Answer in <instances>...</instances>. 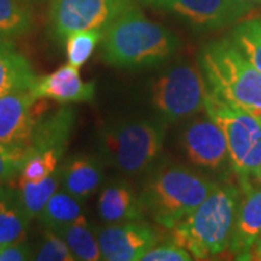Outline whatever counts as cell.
I'll list each match as a JSON object with an SVG mask.
<instances>
[{"instance_id":"cell-1","label":"cell","mask_w":261,"mask_h":261,"mask_svg":"<svg viewBox=\"0 0 261 261\" xmlns=\"http://www.w3.org/2000/svg\"><path fill=\"white\" fill-rule=\"evenodd\" d=\"M178 37L149 20L134 3L103 29L102 57L118 68H142L164 64L180 49Z\"/></svg>"},{"instance_id":"cell-2","label":"cell","mask_w":261,"mask_h":261,"mask_svg":"<svg viewBox=\"0 0 261 261\" xmlns=\"http://www.w3.org/2000/svg\"><path fill=\"white\" fill-rule=\"evenodd\" d=\"M240 197V186L218 185L200 205L170 229L173 241L186 248L195 260L224 254L232 238Z\"/></svg>"},{"instance_id":"cell-3","label":"cell","mask_w":261,"mask_h":261,"mask_svg":"<svg viewBox=\"0 0 261 261\" xmlns=\"http://www.w3.org/2000/svg\"><path fill=\"white\" fill-rule=\"evenodd\" d=\"M214 178L177 163H163L147 178L141 203L157 224L171 229L218 187Z\"/></svg>"},{"instance_id":"cell-4","label":"cell","mask_w":261,"mask_h":261,"mask_svg":"<svg viewBox=\"0 0 261 261\" xmlns=\"http://www.w3.org/2000/svg\"><path fill=\"white\" fill-rule=\"evenodd\" d=\"M199 64L211 92L261 121V71L232 38L207 42Z\"/></svg>"},{"instance_id":"cell-5","label":"cell","mask_w":261,"mask_h":261,"mask_svg":"<svg viewBox=\"0 0 261 261\" xmlns=\"http://www.w3.org/2000/svg\"><path fill=\"white\" fill-rule=\"evenodd\" d=\"M166 123L155 119H123L105 126L99 138L103 161L126 176L148 173L159 160Z\"/></svg>"},{"instance_id":"cell-6","label":"cell","mask_w":261,"mask_h":261,"mask_svg":"<svg viewBox=\"0 0 261 261\" xmlns=\"http://www.w3.org/2000/svg\"><path fill=\"white\" fill-rule=\"evenodd\" d=\"M209 86L205 74L196 64L181 63L152 80L149 103L157 118L167 123H177L205 111Z\"/></svg>"},{"instance_id":"cell-7","label":"cell","mask_w":261,"mask_h":261,"mask_svg":"<svg viewBox=\"0 0 261 261\" xmlns=\"http://www.w3.org/2000/svg\"><path fill=\"white\" fill-rule=\"evenodd\" d=\"M205 111L222 128L237 177L254 176L261 166V121L209 90Z\"/></svg>"},{"instance_id":"cell-8","label":"cell","mask_w":261,"mask_h":261,"mask_svg":"<svg viewBox=\"0 0 261 261\" xmlns=\"http://www.w3.org/2000/svg\"><path fill=\"white\" fill-rule=\"evenodd\" d=\"M134 0H51L49 37L60 41L82 31L105 29Z\"/></svg>"},{"instance_id":"cell-9","label":"cell","mask_w":261,"mask_h":261,"mask_svg":"<svg viewBox=\"0 0 261 261\" xmlns=\"http://www.w3.org/2000/svg\"><path fill=\"white\" fill-rule=\"evenodd\" d=\"M145 3L171 12L197 31L233 25L254 8L244 0H147Z\"/></svg>"},{"instance_id":"cell-10","label":"cell","mask_w":261,"mask_h":261,"mask_svg":"<svg viewBox=\"0 0 261 261\" xmlns=\"http://www.w3.org/2000/svg\"><path fill=\"white\" fill-rule=\"evenodd\" d=\"M180 144L187 160L197 167L207 170L231 167L224 130L206 111L202 115H195L185 126Z\"/></svg>"},{"instance_id":"cell-11","label":"cell","mask_w":261,"mask_h":261,"mask_svg":"<svg viewBox=\"0 0 261 261\" xmlns=\"http://www.w3.org/2000/svg\"><path fill=\"white\" fill-rule=\"evenodd\" d=\"M42 99L31 90H15L0 96V144L28 149L42 116Z\"/></svg>"},{"instance_id":"cell-12","label":"cell","mask_w":261,"mask_h":261,"mask_svg":"<svg viewBox=\"0 0 261 261\" xmlns=\"http://www.w3.org/2000/svg\"><path fill=\"white\" fill-rule=\"evenodd\" d=\"M251 178L238 177L241 197L228 248L237 260H251L252 250L261 240V183L254 185Z\"/></svg>"},{"instance_id":"cell-13","label":"cell","mask_w":261,"mask_h":261,"mask_svg":"<svg viewBox=\"0 0 261 261\" xmlns=\"http://www.w3.org/2000/svg\"><path fill=\"white\" fill-rule=\"evenodd\" d=\"M102 260L138 261L157 244V235L140 221L109 224L97 232Z\"/></svg>"},{"instance_id":"cell-14","label":"cell","mask_w":261,"mask_h":261,"mask_svg":"<svg viewBox=\"0 0 261 261\" xmlns=\"http://www.w3.org/2000/svg\"><path fill=\"white\" fill-rule=\"evenodd\" d=\"M29 90L41 99L68 105L93 100L96 86L93 82H84L77 67L67 64L51 74L37 77Z\"/></svg>"},{"instance_id":"cell-15","label":"cell","mask_w":261,"mask_h":261,"mask_svg":"<svg viewBox=\"0 0 261 261\" xmlns=\"http://www.w3.org/2000/svg\"><path fill=\"white\" fill-rule=\"evenodd\" d=\"M97 207L106 224L141 221L144 212L141 199L123 180H112L103 186Z\"/></svg>"},{"instance_id":"cell-16","label":"cell","mask_w":261,"mask_h":261,"mask_svg":"<svg viewBox=\"0 0 261 261\" xmlns=\"http://www.w3.org/2000/svg\"><path fill=\"white\" fill-rule=\"evenodd\" d=\"M61 189L80 199H87L103 181V160L96 155L79 154L60 167Z\"/></svg>"},{"instance_id":"cell-17","label":"cell","mask_w":261,"mask_h":261,"mask_svg":"<svg viewBox=\"0 0 261 261\" xmlns=\"http://www.w3.org/2000/svg\"><path fill=\"white\" fill-rule=\"evenodd\" d=\"M75 113L71 108H61L54 113L42 115L28 148V157L35 152L57 151L64 154L74 126Z\"/></svg>"},{"instance_id":"cell-18","label":"cell","mask_w":261,"mask_h":261,"mask_svg":"<svg viewBox=\"0 0 261 261\" xmlns=\"http://www.w3.org/2000/svg\"><path fill=\"white\" fill-rule=\"evenodd\" d=\"M37 75L28 58L20 54L9 38L0 37V96L15 90H28Z\"/></svg>"},{"instance_id":"cell-19","label":"cell","mask_w":261,"mask_h":261,"mask_svg":"<svg viewBox=\"0 0 261 261\" xmlns=\"http://www.w3.org/2000/svg\"><path fill=\"white\" fill-rule=\"evenodd\" d=\"M29 216L19 202L15 187L10 183L0 186V245L25 241Z\"/></svg>"},{"instance_id":"cell-20","label":"cell","mask_w":261,"mask_h":261,"mask_svg":"<svg viewBox=\"0 0 261 261\" xmlns=\"http://www.w3.org/2000/svg\"><path fill=\"white\" fill-rule=\"evenodd\" d=\"M10 185L15 187L16 195H18L19 202L25 212L31 218H38L44 206L51 199V196L56 193L61 186V174H60V167L56 173L48 176L44 180L39 181H28L23 178L18 177L10 181Z\"/></svg>"},{"instance_id":"cell-21","label":"cell","mask_w":261,"mask_h":261,"mask_svg":"<svg viewBox=\"0 0 261 261\" xmlns=\"http://www.w3.org/2000/svg\"><path fill=\"white\" fill-rule=\"evenodd\" d=\"M82 200L83 199L68 193L64 189H58L38 215V219L45 228L60 232L84 214Z\"/></svg>"},{"instance_id":"cell-22","label":"cell","mask_w":261,"mask_h":261,"mask_svg":"<svg viewBox=\"0 0 261 261\" xmlns=\"http://www.w3.org/2000/svg\"><path fill=\"white\" fill-rule=\"evenodd\" d=\"M58 233L65 240L75 260H102L99 238L93 232V228L87 222L84 215H82L73 224L67 225Z\"/></svg>"},{"instance_id":"cell-23","label":"cell","mask_w":261,"mask_h":261,"mask_svg":"<svg viewBox=\"0 0 261 261\" xmlns=\"http://www.w3.org/2000/svg\"><path fill=\"white\" fill-rule=\"evenodd\" d=\"M32 25L34 15L27 0H0V37H25Z\"/></svg>"},{"instance_id":"cell-24","label":"cell","mask_w":261,"mask_h":261,"mask_svg":"<svg viewBox=\"0 0 261 261\" xmlns=\"http://www.w3.org/2000/svg\"><path fill=\"white\" fill-rule=\"evenodd\" d=\"M233 42L261 71V18L248 19L232 31Z\"/></svg>"},{"instance_id":"cell-25","label":"cell","mask_w":261,"mask_h":261,"mask_svg":"<svg viewBox=\"0 0 261 261\" xmlns=\"http://www.w3.org/2000/svg\"><path fill=\"white\" fill-rule=\"evenodd\" d=\"M103 29L82 31L73 34L65 41V54L68 64L80 68L92 57L99 42H102Z\"/></svg>"},{"instance_id":"cell-26","label":"cell","mask_w":261,"mask_h":261,"mask_svg":"<svg viewBox=\"0 0 261 261\" xmlns=\"http://www.w3.org/2000/svg\"><path fill=\"white\" fill-rule=\"evenodd\" d=\"M61 157L63 154L57 151H44V152L31 154L20 170L19 177L28 181L44 180L58 170Z\"/></svg>"},{"instance_id":"cell-27","label":"cell","mask_w":261,"mask_h":261,"mask_svg":"<svg viewBox=\"0 0 261 261\" xmlns=\"http://www.w3.org/2000/svg\"><path fill=\"white\" fill-rule=\"evenodd\" d=\"M34 260L37 261H74V255L65 240L56 231L45 228L42 238L34 251Z\"/></svg>"},{"instance_id":"cell-28","label":"cell","mask_w":261,"mask_h":261,"mask_svg":"<svg viewBox=\"0 0 261 261\" xmlns=\"http://www.w3.org/2000/svg\"><path fill=\"white\" fill-rule=\"evenodd\" d=\"M27 159L28 149L0 144V186L8 185L18 177Z\"/></svg>"},{"instance_id":"cell-29","label":"cell","mask_w":261,"mask_h":261,"mask_svg":"<svg viewBox=\"0 0 261 261\" xmlns=\"http://www.w3.org/2000/svg\"><path fill=\"white\" fill-rule=\"evenodd\" d=\"M195 260L193 255L174 241L170 244L154 245L142 255L141 261H190Z\"/></svg>"},{"instance_id":"cell-30","label":"cell","mask_w":261,"mask_h":261,"mask_svg":"<svg viewBox=\"0 0 261 261\" xmlns=\"http://www.w3.org/2000/svg\"><path fill=\"white\" fill-rule=\"evenodd\" d=\"M34 260L32 247L25 241L0 245V261H27Z\"/></svg>"},{"instance_id":"cell-31","label":"cell","mask_w":261,"mask_h":261,"mask_svg":"<svg viewBox=\"0 0 261 261\" xmlns=\"http://www.w3.org/2000/svg\"><path fill=\"white\" fill-rule=\"evenodd\" d=\"M251 260H261V240L255 244L251 254Z\"/></svg>"},{"instance_id":"cell-32","label":"cell","mask_w":261,"mask_h":261,"mask_svg":"<svg viewBox=\"0 0 261 261\" xmlns=\"http://www.w3.org/2000/svg\"><path fill=\"white\" fill-rule=\"evenodd\" d=\"M252 178H255V181H257V183H261V166H260V168H258V170L254 173Z\"/></svg>"},{"instance_id":"cell-33","label":"cell","mask_w":261,"mask_h":261,"mask_svg":"<svg viewBox=\"0 0 261 261\" xmlns=\"http://www.w3.org/2000/svg\"><path fill=\"white\" fill-rule=\"evenodd\" d=\"M244 2H248V3H252V5H261V0H244Z\"/></svg>"},{"instance_id":"cell-34","label":"cell","mask_w":261,"mask_h":261,"mask_svg":"<svg viewBox=\"0 0 261 261\" xmlns=\"http://www.w3.org/2000/svg\"><path fill=\"white\" fill-rule=\"evenodd\" d=\"M141 2H142V3H145V2H147V0H141Z\"/></svg>"}]
</instances>
